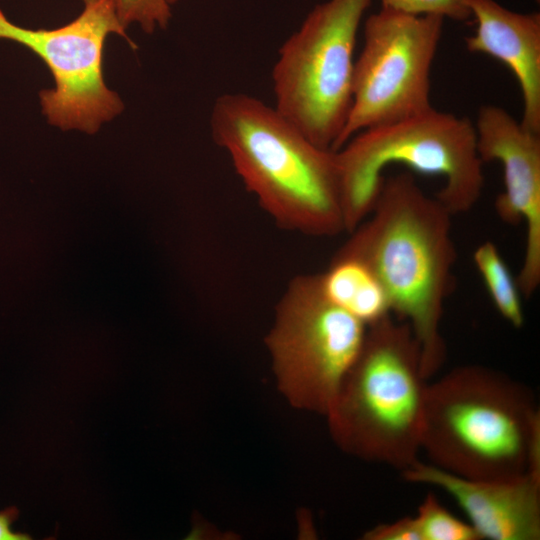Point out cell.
<instances>
[{"mask_svg":"<svg viewBox=\"0 0 540 540\" xmlns=\"http://www.w3.org/2000/svg\"><path fill=\"white\" fill-rule=\"evenodd\" d=\"M452 217L412 173L401 172L383 179L373 209L336 252L361 260L375 274L391 314L412 329L426 379L447 356L441 324L457 258Z\"/></svg>","mask_w":540,"mask_h":540,"instance_id":"cell-1","label":"cell"},{"mask_svg":"<svg viewBox=\"0 0 540 540\" xmlns=\"http://www.w3.org/2000/svg\"><path fill=\"white\" fill-rule=\"evenodd\" d=\"M210 128L278 226L316 237L345 231L335 150L317 146L275 107L245 93L219 96Z\"/></svg>","mask_w":540,"mask_h":540,"instance_id":"cell-2","label":"cell"},{"mask_svg":"<svg viewBox=\"0 0 540 540\" xmlns=\"http://www.w3.org/2000/svg\"><path fill=\"white\" fill-rule=\"evenodd\" d=\"M421 450L431 464L468 479L540 473V413L532 391L481 365L428 383Z\"/></svg>","mask_w":540,"mask_h":540,"instance_id":"cell-3","label":"cell"},{"mask_svg":"<svg viewBox=\"0 0 540 540\" xmlns=\"http://www.w3.org/2000/svg\"><path fill=\"white\" fill-rule=\"evenodd\" d=\"M427 379L410 326L389 314L367 326L326 415L338 445L401 473L419 462Z\"/></svg>","mask_w":540,"mask_h":540,"instance_id":"cell-4","label":"cell"},{"mask_svg":"<svg viewBox=\"0 0 540 540\" xmlns=\"http://www.w3.org/2000/svg\"><path fill=\"white\" fill-rule=\"evenodd\" d=\"M341 177L345 231L354 230L371 212L390 164L441 176L435 195L454 216L471 210L483 187L475 125L467 117L434 108L393 124L365 129L336 150Z\"/></svg>","mask_w":540,"mask_h":540,"instance_id":"cell-5","label":"cell"},{"mask_svg":"<svg viewBox=\"0 0 540 540\" xmlns=\"http://www.w3.org/2000/svg\"><path fill=\"white\" fill-rule=\"evenodd\" d=\"M371 0L314 6L272 70L275 109L321 148L335 150L353 100L357 32Z\"/></svg>","mask_w":540,"mask_h":540,"instance_id":"cell-6","label":"cell"},{"mask_svg":"<svg viewBox=\"0 0 540 540\" xmlns=\"http://www.w3.org/2000/svg\"><path fill=\"white\" fill-rule=\"evenodd\" d=\"M367 326L331 302L319 274L288 284L266 338L280 386L297 406L327 415Z\"/></svg>","mask_w":540,"mask_h":540,"instance_id":"cell-7","label":"cell"},{"mask_svg":"<svg viewBox=\"0 0 540 540\" xmlns=\"http://www.w3.org/2000/svg\"><path fill=\"white\" fill-rule=\"evenodd\" d=\"M444 19L383 8L366 19L364 45L354 63L352 106L336 150L365 129L433 108L430 72Z\"/></svg>","mask_w":540,"mask_h":540,"instance_id":"cell-8","label":"cell"},{"mask_svg":"<svg viewBox=\"0 0 540 540\" xmlns=\"http://www.w3.org/2000/svg\"><path fill=\"white\" fill-rule=\"evenodd\" d=\"M110 33L128 39L107 0L85 4L78 17L54 29L20 27L0 10V39L27 47L49 68L55 87L41 91L40 102L48 122L62 130L93 134L124 108L103 77V47Z\"/></svg>","mask_w":540,"mask_h":540,"instance_id":"cell-9","label":"cell"},{"mask_svg":"<svg viewBox=\"0 0 540 540\" xmlns=\"http://www.w3.org/2000/svg\"><path fill=\"white\" fill-rule=\"evenodd\" d=\"M475 130L482 162L502 165L504 190L495 200L497 215L505 223L525 225L524 255L516 278L528 299L540 285V134L495 105L479 109Z\"/></svg>","mask_w":540,"mask_h":540,"instance_id":"cell-10","label":"cell"},{"mask_svg":"<svg viewBox=\"0 0 540 540\" xmlns=\"http://www.w3.org/2000/svg\"><path fill=\"white\" fill-rule=\"evenodd\" d=\"M402 475L409 482L434 486L450 495L481 540L540 539V473L468 479L419 461Z\"/></svg>","mask_w":540,"mask_h":540,"instance_id":"cell-11","label":"cell"},{"mask_svg":"<svg viewBox=\"0 0 540 540\" xmlns=\"http://www.w3.org/2000/svg\"><path fill=\"white\" fill-rule=\"evenodd\" d=\"M477 27L465 38L471 53L504 63L516 77L523 98L520 123L540 134V14L517 13L495 0H467Z\"/></svg>","mask_w":540,"mask_h":540,"instance_id":"cell-12","label":"cell"},{"mask_svg":"<svg viewBox=\"0 0 540 540\" xmlns=\"http://www.w3.org/2000/svg\"><path fill=\"white\" fill-rule=\"evenodd\" d=\"M319 279L324 295L366 326L391 314L383 286L372 270L355 257L336 253Z\"/></svg>","mask_w":540,"mask_h":540,"instance_id":"cell-13","label":"cell"},{"mask_svg":"<svg viewBox=\"0 0 540 540\" xmlns=\"http://www.w3.org/2000/svg\"><path fill=\"white\" fill-rule=\"evenodd\" d=\"M473 262L498 313L514 328L524 324L522 293L498 247L491 241L478 245Z\"/></svg>","mask_w":540,"mask_h":540,"instance_id":"cell-14","label":"cell"},{"mask_svg":"<svg viewBox=\"0 0 540 540\" xmlns=\"http://www.w3.org/2000/svg\"><path fill=\"white\" fill-rule=\"evenodd\" d=\"M414 517L421 540H481L469 522L450 513L432 493L426 495Z\"/></svg>","mask_w":540,"mask_h":540,"instance_id":"cell-15","label":"cell"},{"mask_svg":"<svg viewBox=\"0 0 540 540\" xmlns=\"http://www.w3.org/2000/svg\"><path fill=\"white\" fill-rule=\"evenodd\" d=\"M126 29L130 24H138L146 33L165 29L172 16L167 0H107Z\"/></svg>","mask_w":540,"mask_h":540,"instance_id":"cell-16","label":"cell"},{"mask_svg":"<svg viewBox=\"0 0 540 540\" xmlns=\"http://www.w3.org/2000/svg\"><path fill=\"white\" fill-rule=\"evenodd\" d=\"M382 8L409 15H439L455 21L472 17L467 0H381Z\"/></svg>","mask_w":540,"mask_h":540,"instance_id":"cell-17","label":"cell"},{"mask_svg":"<svg viewBox=\"0 0 540 540\" xmlns=\"http://www.w3.org/2000/svg\"><path fill=\"white\" fill-rule=\"evenodd\" d=\"M367 540H421L415 517L407 516L367 531Z\"/></svg>","mask_w":540,"mask_h":540,"instance_id":"cell-18","label":"cell"},{"mask_svg":"<svg viewBox=\"0 0 540 540\" xmlns=\"http://www.w3.org/2000/svg\"><path fill=\"white\" fill-rule=\"evenodd\" d=\"M19 517V510L15 506H9L0 511V540H29L30 535L14 531L13 523Z\"/></svg>","mask_w":540,"mask_h":540,"instance_id":"cell-19","label":"cell"},{"mask_svg":"<svg viewBox=\"0 0 540 540\" xmlns=\"http://www.w3.org/2000/svg\"><path fill=\"white\" fill-rule=\"evenodd\" d=\"M168 3L172 6L174 5L175 3H177L179 0H167Z\"/></svg>","mask_w":540,"mask_h":540,"instance_id":"cell-20","label":"cell"},{"mask_svg":"<svg viewBox=\"0 0 540 540\" xmlns=\"http://www.w3.org/2000/svg\"><path fill=\"white\" fill-rule=\"evenodd\" d=\"M84 2V4H88V3H91V2H94L95 0H82Z\"/></svg>","mask_w":540,"mask_h":540,"instance_id":"cell-21","label":"cell"}]
</instances>
